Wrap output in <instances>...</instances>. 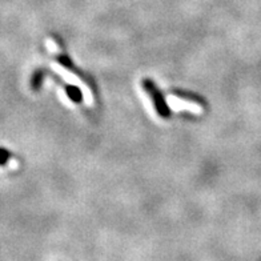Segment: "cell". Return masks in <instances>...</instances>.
Returning a JSON list of instances; mask_svg holds the SVG:
<instances>
[{"label": "cell", "mask_w": 261, "mask_h": 261, "mask_svg": "<svg viewBox=\"0 0 261 261\" xmlns=\"http://www.w3.org/2000/svg\"><path fill=\"white\" fill-rule=\"evenodd\" d=\"M8 159V152L0 149V163H4Z\"/></svg>", "instance_id": "6da1fadb"}]
</instances>
